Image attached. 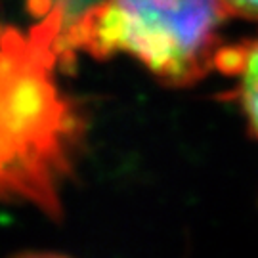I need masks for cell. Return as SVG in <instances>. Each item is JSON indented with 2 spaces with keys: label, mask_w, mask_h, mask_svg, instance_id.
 <instances>
[{
  "label": "cell",
  "mask_w": 258,
  "mask_h": 258,
  "mask_svg": "<svg viewBox=\"0 0 258 258\" xmlns=\"http://www.w3.org/2000/svg\"><path fill=\"white\" fill-rule=\"evenodd\" d=\"M37 21L6 25L0 52V191L4 201L61 218V189L83 146L86 120L57 83L69 65V0H29Z\"/></svg>",
  "instance_id": "cell-1"
},
{
  "label": "cell",
  "mask_w": 258,
  "mask_h": 258,
  "mask_svg": "<svg viewBox=\"0 0 258 258\" xmlns=\"http://www.w3.org/2000/svg\"><path fill=\"white\" fill-rule=\"evenodd\" d=\"M228 18L222 0H98L67 21L65 59L126 54L159 83L184 88L216 69Z\"/></svg>",
  "instance_id": "cell-2"
},
{
  "label": "cell",
  "mask_w": 258,
  "mask_h": 258,
  "mask_svg": "<svg viewBox=\"0 0 258 258\" xmlns=\"http://www.w3.org/2000/svg\"><path fill=\"white\" fill-rule=\"evenodd\" d=\"M216 71L233 81L228 98L239 105L249 132L258 140V33L224 44L216 55Z\"/></svg>",
  "instance_id": "cell-3"
},
{
  "label": "cell",
  "mask_w": 258,
  "mask_h": 258,
  "mask_svg": "<svg viewBox=\"0 0 258 258\" xmlns=\"http://www.w3.org/2000/svg\"><path fill=\"white\" fill-rule=\"evenodd\" d=\"M230 18H243L258 21V0H222Z\"/></svg>",
  "instance_id": "cell-4"
},
{
  "label": "cell",
  "mask_w": 258,
  "mask_h": 258,
  "mask_svg": "<svg viewBox=\"0 0 258 258\" xmlns=\"http://www.w3.org/2000/svg\"><path fill=\"white\" fill-rule=\"evenodd\" d=\"M14 258H67L61 254H52V252H25V254H18Z\"/></svg>",
  "instance_id": "cell-5"
}]
</instances>
